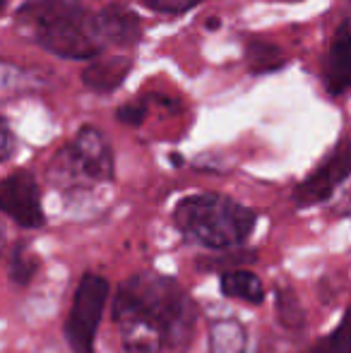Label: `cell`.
Wrapping results in <instances>:
<instances>
[{"mask_svg":"<svg viewBox=\"0 0 351 353\" xmlns=\"http://www.w3.org/2000/svg\"><path fill=\"white\" fill-rule=\"evenodd\" d=\"M113 320L126 353H185L195 334L197 307L178 281L145 272L118 288Z\"/></svg>","mask_w":351,"mask_h":353,"instance_id":"cell-1","label":"cell"},{"mask_svg":"<svg viewBox=\"0 0 351 353\" xmlns=\"http://www.w3.org/2000/svg\"><path fill=\"white\" fill-rule=\"evenodd\" d=\"M17 24L58 58L85 61L103 51L92 12L82 0H29L17 10Z\"/></svg>","mask_w":351,"mask_h":353,"instance_id":"cell-2","label":"cell"},{"mask_svg":"<svg viewBox=\"0 0 351 353\" xmlns=\"http://www.w3.org/2000/svg\"><path fill=\"white\" fill-rule=\"evenodd\" d=\"M258 214L250 207L217 192L183 197L174 210V223L183 236L210 250L236 248L250 236Z\"/></svg>","mask_w":351,"mask_h":353,"instance_id":"cell-3","label":"cell"},{"mask_svg":"<svg viewBox=\"0 0 351 353\" xmlns=\"http://www.w3.org/2000/svg\"><path fill=\"white\" fill-rule=\"evenodd\" d=\"M116 176L113 149L99 128L85 125L68 147L53 157L48 181L63 195H85L94 185L111 183Z\"/></svg>","mask_w":351,"mask_h":353,"instance_id":"cell-4","label":"cell"},{"mask_svg":"<svg viewBox=\"0 0 351 353\" xmlns=\"http://www.w3.org/2000/svg\"><path fill=\"white\" fill-rule=\"evenodd\" d=\"M108 298V281L101 274H85L77 283L75 301L66 322V339L72 353H94L99 322Z\"/></svg>","mask_w":351,"mask_h":353,"instance_id":"cell-5","label":"cell"},{"mask_svg":"<svg viewBox=\"0 0 351 353\" xmlns=\"http://www.w3.org/2000/svg\"><path fill=\"white\" fill-rule=\"evenodd\" d=\"M0 212L22 228H41L46 223L41 190L32 171H14L0 181Z\"/></svg>","mask_w":351,"mask_h":353,"instance_id":"cell-6","label":"cell"},{"mask_svg":"<svg viewBox=\"0 0 351 353\" xmlns=\"http://www.w3.org/2000/svg\"><path fill=\"white\" fill-rule=\"evenodd\" d=\"M349 176V152L347 144L339 142V147L305 178L294 190V202L299 207H313L320 202L330 200L339 185Z\"/></svg>","mask_w":351,"mask_h":353,"instance_id":"cell-7","label":"cell"},{"mask_svg":"<svg viewBox=\"0 0 351 353\" xmlns=\"http://www.w3.org/2000/svg\"><path fill=\"white\" fill-rule=\"evenodd\" d=\"M97 37L101 39L103 48L118 46L128 48L142 39V22L132 10L123 8V5H108V8L99 10L92 14Z\"/></svg>","mask_w":351,"mask_h":353,"instance_id":"cell-8","label":"cell"},{"mask_svg":"<svg viewBox=\"0 0 351 353\" xmlns=\"http://www.w3.org/2000/svg\"><path fill=\"white\" fill-rule=\"evenodd\" d=\"M351 41H349V19H342L330 43L328 63H325V87L330 97H342L351 82Z\"/></svg>","mask_w":351,"mask_h":353,"instance_id":"cell-9","label":"cell"},{"mask_svg":"<svg viewBox=\"0 0 351 353\" xmlns=\"http://www.w3.org/2000/svg\"><path fill=\"white\" fill-rule=\"evenodd\" d=\"M132 70V58L116 53V56H99L94 63H89L82 72V82L92 92L99 94H113L123 82L128 79V74Z\"/></svg>","mask_w":351,"mask_h":353,"instance_id":"cell-10","label":"cell"},{"mask_svg":"<svg viewBox=\"0 0 351 353\" xmlns=\"http://www.w3.org/2000/svg\"><path fill=\"white\" fill-rule=\"evenodd\" d=\"M221 291L226 298H239L245 303H263L265 286L253 272L248 270H226L221 274Z\"/></svg>","mask_w":351,"mask_h":353,"instance_id":"cell-11","label":"cell"},{"mask_svg":"<svg viewBox=\"0 0 351 353\" xmlns=\"http://www.w3.org/2000/svg\"><path fill=\"white\" fill-rule=\"evenodd\" d=\"M248 334L239 320H219L210 330V353H245Z\"/></svg>","mask_w":351,"mask_h":353,"instance_id":"cell-12","label":"cell"},{"mask_svg":"<svg viewBox=\"0 0 351 353\" xmlns=\"http://www.w3.org/2000/svg\"><path fill=\"white\" fill-rule=\"evenodd\" d=\"M245 63H248V70L253 74H267L284 68L286 58L284 51L274 43L265 41V39H250L245 43Z\"/></svg>","mask_w":351,"mask_h":353,"instance_id":"cell-13","label":"cell"},{"mask_svg":"<svg viewBox=\"0 0 351 353\" xmlns=\"http://www.w3.org/2000/svg\"><path fill=\"white\" fill-rule=\"evenodd\" d=\"M37 272H39L37 252L29 245H24V243H19V245L14 248L12 257H10V279L14 283H19V286H27V283L34 279Z\"/></svg>","mask_w":351,"mask_h":353,"instance_id":"cell-14","label":"cell"},{"mask_svg":"<svg viewBox=\"0 0 351 353\" xmlns=\"http://www.w3.org/2000/svg\"><path fill=\"white\" fill-rule=\"evenodd\" d=\"M277 312H279V320L284 322L286 327H294V330H299V327H303V307L299 305V298L294 296V291H289V288H281L279 293H277Z\"/></svg>","mask_w":351,"mask_h":353,"instance_id":"cell-15","label":"cell"},{"mask_svg":"<svg viewBox=\"0 0 351 353\" xmlns=\"http://www.w3.org/2000/svg\"><path fill=\"white\" fill-rule=\"evenodd\" d=\"M147 111H150V108H147V99H132L126 106L118 108L116 118H118V123H126V125H130V128H140L147 118Z\"/></svg>","mask_w":351,"mask_h":353,"instance_id":"cell-16","label":"cell"},{"mask_svg":"<svg viewBox=\"0 0 351 353\" xmlns=\"http://www.w3.org/2000/svg\"><path fill=\"white\" fill-rule=\"evenodd\" d=\"M308 353H349V336H347V330H344V322L330 336L318 341Z\"/></svg>","mask_w":351,"mask_h":353,"instance_id":"cell-17","label":"cell"},{"mask_svg":"<svg viewBox=\"0 0 351 353\" xmlns=\"http://www.w3.org/2000/svg\"><path fill=\"white\" fill-rule=\"evenodd\" d=\"M147 10H154L161 14H183L192 10L195 5L205 3V0H140Z\"/></svg>","mask_w":351,"mask_h":353,"instance_id":"cell-18","label":"cell"},{"mask_svg":"<svg viewBox=\"0 0 351 353\" xmlns=\"http://www.w3.org/2000/svg\"><path fill=\"white\" fill-rule=\"evenodd\" d=\"M14 149H17V137H14L10 123L0 116V161H5V159L12 157Z\"/></svg>","mask_w":351,"mask_h":353,"instance_id":"cell-19","label":"cell"},{"mask_svg":"<svg viewBox=\"0 0 351 353\" xmlns=\"http://www.w3.org/2000/svg\"><path fill=\"white\" fill-rule=\"evenodd\" d=\"M3 243H5V231H3V226H0V252H3Z\"/></svg>","mask_w":351,"mask_h":353,"instance_id":"cell-20","label":"cell"},{"mask_svg":"<svg viewBox=\"0 0 351 353\" xmlns=\"http://www.w3.org/2000/svg\"><path fill=\"white\" fill-rule=\"evenodd\" d=\"M5 5H8V0H0V12L5 10Z\"/></svg>","mask_w":351,"mask_h":353,"instance_id":"cell-21","label":"cell"}]
</instances>
